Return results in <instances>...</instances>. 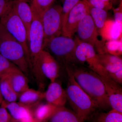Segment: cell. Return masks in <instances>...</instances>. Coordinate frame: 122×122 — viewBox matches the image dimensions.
<instances>
[{"instance_id": "6da1fadb", "label": "cell", "mask_w": 122, "mask_h": 122, "mask_svg": "<svg viewBox=\"0 0 122 122\" xmlns=\"http://www.w3.org/2000/svg\"><path fill=\"white\" fill-rule=\"evenodd\" d=\"M66 66L69 68L77 83L89 96L97 109L106 110L110 107L101 76L78 63Z\"/></svg>"}, {"instance_id": "7a4b0ae2", "label": "cell", "mask_w": 122, "mask_h": 122, "mask_svg": "<svg viewBox=\"0 0 122 122\" xmlns=\"http://www.w3.org/2000/svg\"><path fill=\"white\" fill-rule=\"evenodd\" d=\"M68 82L65 90L66 99L74 112L82 122L89 119L96 111V106L75 79L70 70L66 67Z\"/></svg>"}, {"instance_id": "3957f363", "label": "cell", "mask_w": 122, "mask_h": 122, "mask_svg": "<svg viewBox=\"0 0 122 122\" xmlns=\"http://www.w3.org/2000/svg\"><path fill=\"white\" fill-rule=\"evenodd\" d=\"M78 38L75 39L61 35L44 41V50L52 55L61 66L65 68L68 65L77 63L75 52Z\"/></svg>"}, {"instance_id": "277c9868", "label": "cell", "mask_w": 122, "mask_h": 122, "mask_svg": "<svg viewBox=\"0 0 122 122\" xmlns=\"http://www.w3.org/2000/svg\"><path fill=\"white\" fill-rule=\"evenodd\" d=\"M0 54L17 66L27 76L28 62L22 45L0 24Z\"/></svg>"}, {"instance_id": "5b68a950", "label": "cell", "mask_w": 122, "mask_h": 122, "mask_svg": "<svg viewBox=\"0 0 122 122\" xmlns=\"http://www.w3.org/2000/svg\"><path fill=\"white\" fill-rule=\"evenodd\" d=\"M0 24L22 45L29 66V51L26 28L16 12L14 4L12 7L0 19Z\"/></svg>"}, {"instance_id": "8992f818", "label": "cell", "mask_w": 122, "mask_h": 122, "mask_svg": "<svg viewBox=\"0 0 122 122\" xmlns=\"http://www.w3.org/2000/svg\"><path fill=\"white\" fill-rule=\"evenodd\" d=\"M77 62L93 71L102 77L111 79L108 73L101 65L94 46L86 42H78L75 52Z\"/></svg>"}, {"instance_id": "52a82bcc", "label": "cell", "mask_w": 122, "mask_h": 122, "mask_svg": "<svg viewBox=\"0 0 122 122\" xmlns=\"http://www.w3.org/2000/svg\"><path fill=\"white\" fill-rule=\"evenodd\" d=\"M62 7L52 5L42 15L41 20L44 34V41L61 35L62 27Z\"/></svg>"}, {"instance_id": "ba28073f", "label": "cell", "mask_w": 122, "mask_h": 122, "mask_svg": "<svg viewBox=\"0 0 122 122\" xmlns=\"http://www.w3.org/2000/svg\"><path fill=\"white\" fill-rule=\"evenodd\" d=\"M89 9V5L86 1H80L68 14L65 23L62 26L61 35L73 38L82 18L85 15L90 14Z\"/></svg>"}, {"instance_id": "9c48e42d", "label": "cell", "mask_w": 122, "mask_h": 122, "mask_svg": "<svg viewBox=\"0 0 122 122\" xmlns=\"http://www.w3.org/2000/svg\"><path fill=\"white\" fill-rule=\"evenodd\" d=\"M44 41V31L41 18L33 15L28 40L30 62L31 59L37 56L43 50Z\"/></svg>"}, {"instance_id": "30bf717a", "label": "cell", "mask_w": 122, "mask_h": 122, "mask_svg": "<svg viewBox=\"0 0 122 122\" xmlns=\"http://www.w3.org/2000/svg\"><path fill=\"white\" fill-rule=\"evenodd\" d=\"M97 29L90 14L85 15L78 25L76 32L77 38L81 41L94 46L98 44Z\"/></svg>"}, {"instance_id": "8fae6325", "label": "cell", "mask_w": 122, "mask_h": 122, "mask_svg": "<svg viewBox=\"0 0 122 122\" xmlns=\"http://www.w3.org/2000/svg\"><path fill=\"white\" fill-rule=\"evenodd\" d=\"M110 106L112 109L122 113V89L118 83L111 79L102 77Z\"/></svg>"}, {"instance_id": "7c38bea8", "label": "cell", "mask_w": 122, "mask_h": 122, "mask_svg": "<svg viewBox=\"0 0 122 122\" xmlns=\"http://www.w3.org/2000/svg\"><path fill=\"white\" fill-rule=\"evenodd\" d=\"M1 106L6 108L16 122H28L34 119L31 108L19 102H7L3 101Z\"/></svg>"}, {"instance_id": "4fadbf2b", "label": "cell", "mask_w": 122, "mask_h": 122, "mask_svg": "<svg viewBox=\"0 0 122 122\" xmlns=\"http://www.w3.org/2000/svg\"><path fill=\"white\" fill-rule=\"evenodd\" d=\"M45 99L46 102L58 107H64L67 101L65 90L61 82L57 80L51 82L45 92Z\"/></svg>"}, {"instance_id": "5bb4252c", "label": "cell", "mask_w": 122, "mask_h": 122, "mask_svg": "<svg viewBox=\"0 0 122 122\" xmlns=\"http://www.w3.org/2000/svg\"><path fill=\"white\" fill-rule=\"evenodd\" d=\"M101 65L110 76L122 71V59L119 56L109 53L97 54Z\"/></svg>"}, {"instance_id": "9a60e30c", "label": "cell", "mask_w": 122, "mask_h": 122, "mask_svg": "<svg viewBox=\"0 0 122 122\" xmlns=\"http://www.w3.org/2000/svg\"><path fill=\"white\" fill-rule=\"evenodd\" d=\"M14 1V6L15 11L25 26L28 42L30 29L33 19L31 8L27 2L17 0Z\"/></svg>"}, {"instance_id": "2e32d148", "label": "cell", "mask_w": 122, "mask_h": 122, "mask_svg": "<svg viewBox=\"0 0 122 122\" xmlns=\"http://www.w3.org/2000/svg\"><path fill=\"white\" fill-rule=\"evenodd\" d=\"M5 76L18 96L29 88L27 77L20 70L15 71Z\"/></svg>"}, {"instance_id": "e0dca14e", "label": "cell", "mask_w": 122, "mask_h": 122, "mask_svg": "<svg viewBox=\"0 0 122 122\" xmlns=\"http://www.w3.org/2000/svg\"><path fill=\"white\" fill-rule=\"evenodd\" d=\"M44 98L45 92L29 88L19 95L18 102L31 108Z\"/></svg>"}, {"instance_id": "ac0fdd59", "label": "cell", "mask_w": 122, "mask_h": 122, "mask_svg": "<svg viewBox=\"0 0 122 122\" xmlns=\"http://www.w3.org/2000/svg\"><path fill=\"white\" fill-rule=\"evenodd\" d=\"M60 107L47 102L38 104L32 111L33 116L39 121H49Z\"/></svg>"}, {"instance_id": "d6986e66", "label": "cell", "mask_w": 122, "mask_h": 122, "mask_svg": "<svg viewBox=\"0 0 122 122\" xmlns=\"http://www.w3.org/2000/svg\"><path fill=\"white\" fill-rule=\"evenodd\" d=\"M48 122H84L73 111L65 107H60L49 119Z\"/></svg>"}, {"instance_id": "ffe728a7", "label": "cell", "mask_w": 122, "mask_h": 122, "mask_svg": "<svg viewBox=\"0 0 122 122\" xmlns=\"http://www.w3.org/2000/svg\"><path fill=\"white\" fill-rule=\"evenodd\" d=\"M92 122H122V113L112 109L107 112H95L89 119Z\"/></svg>"}, {"instance_id": "44dd1931", "label": "cell", "mask_w": 122, "mask_h": 122, "mask_svg": "<svg viewBox=\"0 0 122 122\" xmlns=\"http://www.w3.org/2000/svg\"><path fill=\"white\" fill-rule=\"evenodd\" d=\"M0 91L6 102H16L18 99L19 96L12 88L5 76L0 78Z\"/></svg>"}, {"instance_id": "7402d4cb", "label": "cell", "mask_w": 122, "mask_h": 122, "mask_svg": "<svg viewBox=\"0 0 122 122\" xmlns=\"http://www.w3.org/2000/svg\"><path fill=\"white\" fill-rule=\"evenodd\" d=\"M90 14L96 28L102 30L105 26L107 14V11L102 9L94 8L90 6Z\"/></svg>"}, {"instance_id": "603a6c76", "label": "cell", "mask_w": 122, "mask_h": 122, "mask_svg": "<svg viewBox=\"0 0 122 122\" xmlns=\"http://www.w3.org/2000/svg\"><path fill=\"white\" fill-rule=\"evenodd\" d=\"M55 0H33L30 7L33 15L41 17L44 12L53 5Z\"/></svg>"}, {"instance_id": "cb8c5ba5", "label": "cell", "mask_w": 122, "mask_h": 122, "mask_svg": "<svg viewBox=\"0 0 122 122\" xmlns=\"http://www.w3.org/2000/svg\"><path fill=\"white\" fill-rule=\"evenodd\" d=\"M18 70L17 66L0 54V78Z\"/></svg>"}, {"instance_id": "d4e9b609", "label": "cell", "mask_w": 122, "mask_h": 122, "mask_svg": "<svg viewBox=\"0 0 122 122\" xmlns=\"http://www.w3.org/2000/svg\"><path fill=\"white\" fill-rule=\"evenodd\" d=\"M107 43L104 53L110 54L119 56L122 55V42L118 41H112Z\"/></svg>"}, {"instance_id": "484cf974", "label": "cell", "mask_w": 122, "mask_h": 122, "mask_svg": "<svg viewBox=\"0 0 122 122\" xmlns=\"http://www.w3.org/2000/svg\"><path fill=\"white\" fill-rule=\"evenodd\" d=\"M81 0H64L63 6L62 7V26L65 23L70 11Z\"/></svg>"}, {"instance_id": "4316f807", "label": "cell", "mask_w": 122, "mask_h": 122, "mask_svg": "<svg viewBox=\"0 0 122 122\" xmlns=\"http://www.w3.org/2000/svg\"><path fill=\"white\" fill-rule=\"evenodd\" d=\"M90 6L102 9L107 11L111 9L112 7V2H105L102 0H86Z\"/></svg>"}, {"instance_id": "83f0119b", "label": "cell", "mask_w": 122, "mask_h": 122, "mask_svg": "<svg viewBox=\"0 0 122 122\" xmlns=\"http://www.w3.org/2000/svg\"><path fill=\"white\" fill-rule=\"evenodd\" d=\"M14 0H0V19L13 6Z\"/></svg>"}, {"instance_id": "f1b7e54d", "label": "cell", "mask_w": 122, "mask_h": 122, "mask_svg": "<svg viewBox=\"0 0 122 122\" xmlns=\"http://www.w3.org/2000/svg\"><path fill=\"white\" fill-rule=\"evenodd\" d=\"M0 122H16L13 120L6 108L2 106L0 107Z\"/></svg>"}, {"instance_id": "f546056e", "label": "cell", "mask_w": 122, "mask_h": 122, "mask_svg": "<svg viewBox=\"0 0 122 122\" xmlns=\"http://www.w3.org/2000/svg\"><path fill=\"white\" fill-rule=\"evenodd\" d=\"M122 5L121 6L114 10L115 22L121 26L122 21Z\"/></svg>"}, {"instance_id": "4dcf8cb0", "label": "cell", "mask_w": 122, "mask_h": 122, "mask_svg": "<svg viewBox=\"0 0 122 122\" xmlns=\"http://www.w3.org/2000/svg\"><path fill=\"white\" fill-rule=\"evenodd\" d=\"M48 122V121H39V120H36V119H35V118L33 120H31V121H30V122Z\"/></svg>"}, {"instance_id": "1f68e13d", "label": "cell", "mask_w": 122, "mask_h": 122, "mask_svg": "<svg viewBox=\"0 0 122 122\" xmlns=\"http://www.w3.org/2000/svg\"><path fill=\"white\" fill-rule=\"evenodd\" d=\"M17 0L24 1V2H27V3H28V2H30V3L32 2L33 0Z\"/></svg>"}, {"instance_id": "d6a6232c", "label": "cell", "mask_w": 122, "mask_h": 122, "mask_svg": "<svg viewBox=\"0 0 122 122\" xmlns=\"http://www.w3.org/2000/svg\"><path fill=\"white\" fill-rule=\"evenodd\" d=\"M3 98L2 95L0 91V104H1L3 102Z\"/></svg>"}, {"instance_id": "836d02e7", "label": "cell", "mask_w": 122, "mask_h": 122, "mask_svg": "<svg viewBox=\"0 0 122 122\" xmlns=\"http://www.w3.org/2000/svg\"></svg>"}]
</instances>
